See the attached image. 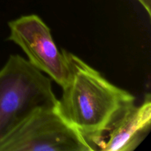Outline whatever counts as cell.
Listing matches in <instances>:
<instances>
[{
    "label": "cell",
    "mask_w": 151,
    "mask_h": 151,
    "mask_svg": "<svg viewBox=\"0 0 151 151\" xmlns=\"http://www.w3.org/2000/svg\"><path fill=\"white\" fill-rule=\"evenodd\" d=\"M0 151H94L58 110L57 105L36 109L1 142Z\"/></svg>",
    "instance_id": "cell-3"
},
{
    "label": "cell",
    "mask_w": 151,
    "mask_h": 151,
    "mask_svg": "<svg viewBox=\"0 0 151 151\" xmlns=\"http://www.w3.org/2000/svg\"><path fill=\"white\" fill-rule=\"evenodd\" d=\"M8 26L9 40L23 50L34 67L63 88L68 78L66 58L44 21L37 15H27L10 22Z\"/></svg>",
    "instance_id": "cell-4"
},
{
    "label": "cell",
    "mask_w": 151,
    "mask_h": 151,
    "mask_svg": "<svg viewBox=\"0 0 151 151\" xmlns=\"http://www.w3.org/2000/svg\"><path fill=\"white\" fill-rule=\"evenodd\" d=\"M51 80L19 55L0 69V142L36 109L58 104Z\"/></svg>",
    "instance_id": "cell-2"
},
{
    "label": "cell",
    "mask_w": 151,
    "mask_h": 151,
    "mask_svg": "<svg viewBox=\"0 0 151 151\" xmlns=\"http://www.w3.org/2000/svg\"><path fill=\"white\" fill-rule=\"evenodd\" d=\"M67 82L57 108L96 150V142L123 111L134 104L129 91L114 85L82 59L63 50Z\"/></svg>",
    "instance_id": "cell-1"
},
{
    "label": "cell",
    "mask_w": 151,
    "mask_h": 151,
    "mask_svg": "<svg viewBox=\"0 0 151 151\" xmlns=\"http://www.w3.org/2000/svg\"><path fill=\"white\" fill-rule=\"evenodd\" d=\"M151 101L150 94L140 106L135 103L116 118L103 137L96 142V150L132 151L150 131Z\"/></svg>",
    "instance_id": "cell-5"
},
{
    "label": "cell",
    "mask_w": 151,
    "mask_h": 151,
    "mask_svg": "<svg viewBox=\"0 0 151 151\" xmlns=\"http://www.w3.org/2000/svg\"><path fill=\"white\" fill-rule=\"evenodd\" d=\"M137 1L141 4V5L144 7L145 10L147 11V15H148L149 17H150L151 16V7H150V4H151V0H137Z\"/></svg>",
    "instance_id": "cell-6"
}]
</instances>
